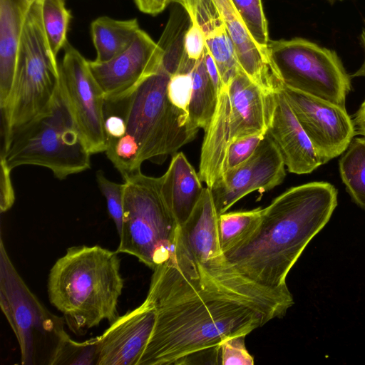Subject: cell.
<instances>
[{
  "label": "cell",
  "mask_w": 365,
  "mask_h": 365,
  "mask_svg": "<svg viewBox=\"0 0 365 365\" xmlns=\"http://www.w3.org/2000/svg\"><path fill=\"white\" fill-rule=\"evenodd\" d=\"M331 1H335V0H331Z\"/></svg>",
  "instance_id": "obj_41"
},
{
  "label": "cell",
  "mask_w": 365,
  "mask_h": 365,
  "mask_svg": "<svg viewBox=\"0 0 365 365\" xmlns=\"http://www.w3.org/2000/svg\"><path fill=\"white\" fill-rule=\"evenodd\" d=\"M246 335H237L225 339L220 344L221 364L252 365L254 359L245 343Z\"/></svg>",
  "instance_id": "obj_32"
},
{
  "label": "cell",
  "mask_w": 365,
  "mask_h": 365,
  "mask_svg": "<svg viewBox=\"0 0 365 365\" xmlns=\"http://www.w3.org/2000/svg\"><path fill=\"white\" fill-rule=\"evenodd\" d=\"M91 155L60 81L49 105L4 141L1 158L11 170L38 165L64 180L89 169Z\"/></svg>",
  "instance_id": "obj_4"
},
{
  "label": "cell",
  "mask_w": 365,
  "mask_h": 365,
  "mask_svg": "<svg viewBox=\"0 0 365 365\" xmlns=\"http://www.w3.org/2000/svg\"><path fill=\"white\" fill-rule=\"evenodd\" d=\"M274 99L266 134L277 147L289 172L310 173L322 165L320 160L282 91L274 94Z\"/></svg>",
  "instance_id": "obj_17"
},
{
  "label": "cell",
  "mask_w": 365,
  "mask_h": 365,
  "mask_svg": "<svg viewBox=\"0 0 365 365\" xmlns=\"http://www.w3.org/2000/svg\"><path fill=\"white\" fill-rule=\"evenodd\" d=\"M118 254L99 245L73 246L50 269L49 301L73 333L84 334L101 322L111 324L119 317L124 280Z\"/></svg>",
  "instance_id": "obj_3"
},
{
  "label": "cell",
  "mask_w": 365,
  "mask_h": 365,
  "mask_svg": "<svg viewBox=\"0 0 365 365\" xmlns=\"http://www.w3.org/2000/svg\"><path fill=\"white\" fill-rule=\"evenodd\" d=\"M133 1L141 12L156 16L164 11L171 0H133Z\"/></svg>",
  "instance_id": "obj_36"
},
{
  "label": "cell",
  "mask_w": 365,
  "mask_h": 365,
  "mask_svg": "<svg viewBox=\"0 0 365 365\" xmlns=\"http://www.w3.org/2000/svg\"><path fill=\"white\" fill-rule=\"evenodd\" d=\"M192 89L191 73L182 61L178 71L173 74L169 80L168 98L175 107L188 113Z\"/></svg>",
  "instance_id": "obj_31"
},
{
  "label": "cell",
  "mask_w": 365,
  "mask_h": 365,
  "mask_svg": "<svg viewBox=\"0 0 365 365\" xmlns=\"http://www.w3.org/2000/svg\"><path fill=\"white\" fill-rule=\"evenodd\" d=\"M26 4L30 6L32 4H34L36 1H41V0H24Z\"/></svg>",
  "instance_id": "obj_40"
},
{
  "label": "cell",
  "mask_w": 365,
  "mask_h": 365,
  "mask_svg": "<svg viewBox=\"0 0 365 365\" xmlns=\"http://www.w3.org/2000/svg\"><path fill=\"white\" fill-rule=\"evenodd\" d=\"M231 1L254 41L263 51L269 54L268 24L262 0H231Z\"/></svg>",
  "instance_id": "obj_29"
},
{
  "label": "cell",
  "mask_w": 365,
  "mask_h": 365,
  "mask_svg": "<svg viewBox=\"0 0 365 365\" xmlns=\"http://www.w3.org/2000/svg\"><path fill=\"white\" fill-rule=\"evenodd\" d=\"M163 49L141 29L124 51L106 62L88 61L91 71L105 100L130 96L138 86L161 66Z\"/></svg>",
  "instance_id": "obj_15"
},
{
  "label": "cell",
  "mask_w": 365,
  "mask_h": 365,
  "mask_svg": "<svg viewBox=\"0 0 365 365\" xmlns=\"http://www.w3.org/2000/svg\"><path fill=\"white\" fill-rule=\"evenodd\" d=\"M123 218L118 253L152 269L172 257L178 224L161 190V179L138 171L123 178Z\"/></svg>",
  "instance_id": "obj_8"
},
{
  "label": "cell",
  "mask_w": 365,
  "mask_h": 365,
  "mask_svg": "<svg viewBox=\"0 0 365 365\" xmlns=\"http://www.w3.org/2000/svg\"><path fill=\"white\" fill-rule=\"evenodd\" d=\"M155 309L148 300L119 316L98 336V365H138L151 336Z\"/></svg>",
  "instance_id": "obj_16"
},
{
  "label": "cell",
  "mask_w": 365,
  "mask_h": 365,
  "mask_svg": "<svg viewBox=\"0 0 365 365\" xmlns=\"http://www.w3.org/2000/svg\"><path fill=\"white\" fill-rule=\"evenodd\" d=\"M337 190L327 182L292 187L265 208L252 235L225 254L241 275L274 292H289L286 279L309 242L329 222Z\"/></svg>",
  "instance_id": "obj_2"
},
{
  "label": "cell",
  "mask_w": 365,
  "mask_h": 365,
  "mask_svg": "<svg viewBox=\"0 0 365 365\" xmlns=\"http://www.w3.org/2000/svg\"><path fill=\"white\" fill-rule=\"evenodd\" d=\"M193 16L202 29L206 46L217 66L222 87L227 86L240 68L225 21L212 0H171Z\"/></svg>",
  "instance_id": "obj_19"
},
{
  "label": "cell",
  "mask_w": 365,
  "mask_h": 365,
  "mask_svg": "<svg viewBox=\"0 0 365 365\" xmlns=\"http://www.w3.org/2000/svg\"><path fill=\"white\" fill-rule=\"evenodd\" d=\"M204 59L207 73L218 94L222 88V83L216 63L207 46L204 51Z\"/></svg>",
  "instance_id": "obj_37"
},
{
  "label": "cell",
  "mask_w": 365,
  "mask_h": 365,
  "mask_svg": "<svg viewBox=\"0 0 365 365\" xmlns=\"http://www.w3.org/2000/svg\"><path fill=\"white\" fill-rule=\"evenodd\" d=\"M190 24L185 10L173 12L158 42L163 52L161 65L171 75L178 71L185 56V36Z\"/></svg>",
  "instance_id": "obj_26"
},
{
  "label": "cell",
  "mask_w": 365,
  "mask_h": 365,
  "mask_svg": "<svg viewBox=\"0 0 365 365\" xmlns=\"http://www.w3.org/2000/svg\"><path fill=\"white\" fill-rule=\"evenodd\" d=\"M263 212L257 207L250 210L224 212L218 217V235L224 254L245 242L257 229Z\"/></svg>",
  "instance_id": "obj_25"
},
{
  "label": "cell",
  "mask_w": 365,
  "mask_h": 365,
  "mask_svg": "<svg viewBox=\"0 0 365 365\" xmlns=\"http://www.w3.org/2000/svg\"><path fill=\"white\" fill-rule=\"evenodd\" d=\"M285 165L272 140L265 134L254 153L227 170L210 188L217 212H226L235 203L254 191H269L281 184Z\"/></svg>",
  "instance_id": "obj_14"
},
{
  "label": "cell",
  "mask_w": 365,
  "mask_h": 365,
  "mask_svg": "<svg viewBox=\"0 0 365 365\" xmlns=\"http://www.w3.org/2000/svg\"><path fill=\"white\" fill-rule=\"evenodd\" d=\"M361 40L365 51V27L363 29ZM352 77H364L365 78V57L361 67L352 75Z\"/></svg>",
  "instance_id": "obj_39"
},
{
  "label": "cell",
  "mask_w": 365,
  "mask_h": 365,
  "mask_svg": "<svg viewBox=\"0 0 365 365\" xmlns=\"http://www.w3.org/2000/svg\"><path fill=\"white\" fill-rule=\"evenodd\" d=\"M140 29L138 19H114L100 16L91 24V33L97 62L108 61L124 51Z\"/></svg>",
  "instance_id": "obj_22"
},
{
  "label": "cell",
  "mask_w": 365,
  "mask_h": 365,
  "mask_svg": "<svg viewBox=\"0 0 365 365\" xmlns=\"http://www.w3.org/2000/svg\"><path fill=\"white\" fill-rule=\"evenodd\" d=\"M339 161L341 178L352 200L365 209V137L353 138Z\"/></svg>",
  "instance_id": "obj_24"
},
{
  "label": "cell",
  "mask_w": 365,
  "mask_h": 365,
  "mask_svg": "<svg viewBox=\"0 0 365 365\" xmlns=\"http://www.w3.org/2000/svg\"><path fill=\"white\" fill-rule=\"evenodd\" d=\"M60 63V81L79 131L91 154L106 152L103 92L88 61L68 41Z\"/></svg>",
  "instance_id": "obj_12"
},
{
  "label": "cell",
  "mask_w": 365,
  "mask_h": 365,
  "mask_svg": "<svg viewBox=\"0 0 365 365\" xmlns=\"http://www.w3.org/2000/svg\"><path fill=\"white\" fill-rule=\"evenodd\" d=\"M59 81L60 63L46 36L38 1L27 11L12 89L1 109L4 141L49 105Z\"/></svg>",
  "instance_id": "obj_7"
},
{
  "label": "cell",
  "mask_w": 365,
  "mask_h": 365,
  "mask_svg": "<svg viewBox=\"0 0 365 365\" xmlns=\"http://www.w3.org/2000/svg\"><path fill=\"white\" fill-rule=\"evenodd\" d=\"M98 336L83 342L66 334L59 342L50 365H98Z\"/></svg>",
  "instance_id": "obj_28"
},
{
  "label": "cell",
  "mask_w": 365,
  "mask_h": 365,
  "mask_svg": "<svg viewBox=\"0 0 365 365\" xmlns=\"http://www.w3.org/2000/svg\"><path fill=\"white\" fill-rule=\"evenodd\" d=\"M29 6L24 0H0V107L9 98L24 24Z\"/></svg>",
  "instance_id": "obj_21"
},
{
  "label": "cell",
  "mask_w": 365,
  "mask_h": 365,
  "mask_svg": "<svg viewBox=\"0 0 365 365\" xmlns=\"http://www.w3.org/2000/svg\"><path fill=\"white\" fill-rule=\"evenodd\" d=\"M0 164V211L4 213L13 206L15 201V195L11 178L12 170L6 165L1 158Z\"/></svg>",
  "instance_id": "obj_35"
},
{
  "label": "cell",
  "mask_w": 365,
  "mask_h": 365,
  "mask_svg": "<svg viewBox=\"0 0 365 365\" xmlns=\"http://www.w3.org/2000/svg\"><path fill=\"white\" fill-rule=\"evenodd\" d=\"M171 76L161 65L130 96L121 98L126 133L116 140L135 148L139 167L145 160L163 162L193 140L199 130L190 125L188 113L170 101L168 85Z\"/></svg>",
  "instance_id": "obj_5"
},
{
  "label": "cell",
  "mask_w": 365,
  "mask_h": 365,
  "mask_svg": "<svg viewBox=\"0 0 365 365\" xmlns=\"http://www.w3.org/2000/svg\"><path fill=\"white\" fill-rule=\"evenodd\" d=\"M353 120L356 134L365 137V100L354 114Z\"/></svg>",
  "instance_id": "obj_38"
},
{
  "label": "cell",
  "mask_w": 365,
  "mask_h": 365,
  "mask_svg": "<svg viewBox=\"0 0 365 365\" xmlns=\"http://www.w3.org/2000/svg\"><path fill=\"white\" fill-rule=\"evenodd\" d=\"M219 215L211 190L206 187L190 217L178 226L174 251L226 291L264 304L277 306L282 300L279 293L248 280L227 260L219 240Z\"/></svg>",
  "instance_id": "obj_9"
},
{
  "label": "cell",
  "mask_w": 365,
  "mask_h": 365,
  "mask_svg": "<svg viewBox=\"0 0 365 365\" xmlns=\"http://www.w3.org/2000/svg\"><path fill=\"white\" fill-rule=\"evenodd\" d=\"M96 181L106 198L109 215L114 222L118 235H120L123 226L125 185L108 180L102 170L96 172Z\"/></svg>",
  "instance_id": "obj_30"
},
{
  "label": "cell",
  "mask_w": 365,
  "mask_h": 365,
  "mask_svg": "<svg viewBox=\"0 0 365 365\" xmlns=\"http://www.w3.org/2000/svg\"><path fill=\"white\" fill-rule=\"evenodd\" d=\"M41 15L46 36L57 56L68 41L71 12L66 7L65 0H41Z\"/></svg>",
  "instance_id": "obj_27"
},
{
  "label": "cell",
  "mask_w": 365,
  "mask_h": 365,
  "mask_svg": "<svg viewBox=\"0 0 365 365\" xmlns=\"http://www.w3.org/2000/svg\"><path fill=\"white\" fill-rule=\"evenodd\" d=\"M145 299L155 323L138 365L219 364L225 339L284 316L225 290L179 256L153 269Z\"/></svg>",
  "instance_id": "obj_1"
},
{
  "label": "cell",
  "mask_w": 365,
  "mask_h": 365,
  "mask_svg": "<svg viewBox=\"0 0 365 365\" xmlns=\"http://www.w3.org/2000/svg\"><path fill=\"white\" fill-rule=\"evenodd\" d=\"M190 16V24L185 36V51L192 60H198L204 54L206 47L205 34L193 16Z\"/></svg>",
  "instance_id": "obj_34"
},
{
  "label": "cell",
  "mask_w": 365,
  "mask_h": 365,
  "mask_svg": "<svg viewBox=\"0 0 365 365\" xmlns=\"http://www.w3.org/2000/svg\"><path fill=\"white\" fill-rule=\"evenodd\" d=\"M161 190L178 225L190 217L205 187L183 153L173 155L165 173L160 177Z\"/></svg>",
  "instance_id": "obj_20"
},
{
  "label": "cell",
  "mask_w": 365,
  "mask_h": 365,
  "mask_svg": "<svg viewBox=\"0 0 365 365\" xmlns=\"http://www.w3.org/2000/svg\"><path fill=\"white\" fill-rule=\"evenodd\" d=\"M0 307L19 345L24 365H50L67 334L64 319L51 313L30 290L0 242Z\"/></svg>",
  "instance_id": "obj_10"
},
{
  "label": "cell",
  "mask_w": 365,
  "mask_h": 365,
  "mask_svg": "<svg viewBox=\"0 0 365 365\" xmlns=\"http://www.w3.org/2000/svg\"><path fill=\"white\" fill-rule=\"evenodd\" d=\"M264 135L265 134L254 135L232 141L227 153L226 170L247 160L254 153Z\"/></svg>",
  "instance_id": "obj_33"
},
{
  "label": "cell",
  "mask_w": 365,
  "mask_h": 365,
  "mask_svg": "<svg viewBox=\"0 0 365 365\" xmlns=\"http://www.w3.org/2000/svg\"><path fill=\"white\" fill-rule=\"evenodd\" d=\"M267 47L284 86L345 107L351 76L334 51L302 38L269 40Z\"/></svg>",
  "instance_id": "obj_11"
},
{
  "label": "cell",
  "mask_w": 365,
  "mask_h": 365,
  "mask_svg": "<svg viewBox=\"0 0 365 365\" xmlns=\"http://www.w3.org/2000/svg\"><path fill=\"white\" fill-rule=\"evenodd\" d=\"M192 78V89L188 108L190 125L204 130L214 114L217 93L207 73L203 56L198 60L190 59L186 53L182 60Z\"/></svg>",
  "instance_id": "obj_23"
},
{
  "label": "cell",
  "mask_w": 365,
  "mask_h": 365,
  "mask_svg": "<svg viewBox=\"0 0 365 365\" xmlns=\"http://www.w3.org/2000/svg\"><path fill=\"white\" fill-rule=\"evenodd\" d=\"M274 94L264 91L242 70L222 88L205 130L197 173L207 187L211 188L226 170L227 153L232 141L266 134L274 108Z\"/></svg>",
  "instance_id": "obj_6"
},
{
  "label": "cell",
  "mask_w": 365,
  "mask_h": 365,
  "mask_svg": "<svg viewBox=\"0 0 365 365\" xmlns=\"http://www.w3.org/2000/svg\"><path fill=\"white\" fill-rule=\"evenodd\" d=\"M212 1L225 21L242 70L264 91H281L284 84L269 54L254 41L231 0Z\"/></svg>",
  "instance_id": "obj_18"
},
{
  "label": "cell",
  "mask_w": 365,
  "mask_h": 365,
  "mask_svg": "<svg viewBox=\"0 0 365 365\" xmlns=\"http://www.w3.org/2000/svg\"><path fill=\"white\" fill-rule=\"evenodd\" d=\"M282 92L322 164L342 154L356 135L345 107L283 86Z\"/></svg>",
  "instance_id": "obj_13"
}]
</instances>
